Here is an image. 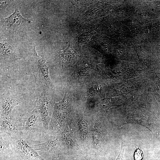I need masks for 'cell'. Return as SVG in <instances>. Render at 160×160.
<instances>
[{
	"label": "cell",
	"instance_id": "6da1fadb",
	"mask_svg": "<svg viewBox=\"0 0 160 160\" xmlns=\"http://www.w3.org/2000/svg\"><path fill=\"white\" fill-rule=\"evenodd\" d=\"M52 90L49 87H43L41 95L35 102L34 109L41 116L45 134L47 132L54 105L52 96Z\"/></svg>",
	"mask_w": 160,
	"mask_h": 160
},
{
	"label": "cell",
	"instance_id": "7a4b0ae2",
	"mask_svg": "<svg viewBox=\"0 0 160 160\" xmlns=\"http://www.w3.org/2000/svg\"><path fill=\"white\" fill-rule=\"evenodd\" d=\"M20 119L22 137L24 138L32 139L40 136L42 132L44 133L41 118L35 109L26 113Z\"/></svg>",
	"mask_w": 160,
	"mask_h": 160
},
{
	"label": "cell",
	"instance_id": "3957f363",
	"mask_svg": "<svg viewBox=\"0 0 160 160\" xmlns=\"http://www.w3.org/2000/svg\"><path fill=\"white\" fill-rule=\"evenodd\" d=\"M10 151L31 160H45L37 153L33 146H29L23 137H13L4 134Z\"/></svg>",
	"mask_w": 160,
	"mask_h": 160
},
{
	"label": "cell",
	"instance_id": "277c9868",
	"mask_svg": "<svg viewBox=\"0 0 160 160\" xmlns=\"http://www.w3.org/2000/svg\"><path fill=\"white\" fill-rule=\"evenodd\" d=\"M33 51L36 64L33 73L36 80L43 88L47 87L52 89L53 87L49 75L48 62L44 56L41 57L38 56L35 46L33 47Z\"/></svg>",
	"mask_w": 160,
	"mask_h": 160
},
{
	"label": "cell",
	"instance_id": "5b68a950",
	"mask_svg": "<svg viewBox=\"0 0 160 160\" xmlns=\"http://www.w3.org/2000/svg\"><path fill=\"white\" fill-rule=\"evenodd\" d=\"M31 21L23 17L19 9L16 8L10 16L1 20V29L8 34L13 33L24 24L30 23Z\"/></svg>",
	"mask_w": 160,
	"mask_h": 160
},
{
	"label": "cell",
	"instance_id": "8992f818",
	"mask_svg": "<svg viewBox=\"0 0 160 160\" xmlns=\"http://www.w3.org/2000/svg\"><path fill=\"white\" fill-rule=\"evenodd\" d=\"M0 133L16 137L22 136V124L20 119L0 117Z\"/></svg>",
	"mask_w": 160,
	"mask_h": 160
},
{
	"label": "cell",
	"instance_id": "52a82bcc",
	"mask_svg": "<svg viewBox=\"0 0 160 160\" xmlns=\"http://www.w3.org/2000/svg\"><path fill=\"white\" fill-rule=\"evenodd\" d=\"M23 99L20 97H13L8 94L1 95L0 99V117L10 118L14 108L21 103Z\"/></svg>",
	"mask_w": 160,
	"mask_h": 160
},
{
	"label": "cell",
	"instance_id": "ba28073f",
	"mask_svg": "<svg viewBox=\"0 0 160 160\" xmlns=\"http://www.w3.org/2000/svg\"><path fill=\"white\" fill-rule=\"evenodd\" d=\"M0 51L1 59L6 61H12L20 59L15 49L7 43H0Z\"/></svg>",
	"mask_w": 160,
	"mask_h": 160
},
{
	"label": "cell",
	"instance_id": "9c48e42d",
	"mask_svg": "<svg viewBox=\"0 0 160 160\" xmlns=\"http://www.w3.org/2000/svg\"><path fill=\"white\" fill-rule=\"evenodd\" d=\"M76 52L69 44L68 47L58 54V58L62 64H65L72 61L75 57Z\"/></svg>",
	"mask_w": 160,
	"mask_h": 160
},
{
	"label": "cell",
	"instance_id": "30bf717a",
	"mask_svg": "<svg viewBox=\"0 0 160 160\" xmlns=\"http://www.w3.org/2000/svg\"><path fill=\"white\" fill-rule=\"evenodd\" d=\"M35 150L52 152L58 147V143L56 140H50L32 146Z\"/></svg>",
	"mask_w": 160,
	"mask_h": 160
},
{
	"label": "cell",
	"instance_id": "8fae6325",
	"mask_svg": "<svg viewBox=\"0 0 160 160\" xmlns=\"http://www.w3.org/2000/svg\"><path fill=\"white\" fill-rule=\"evenodd\" d=\"M143 155V152L139 148L137 149L134 153V160H142Z\"/></svg>",
	"mask_w": 160,
	"mask_h": 160
},
{
	"label": "cell",
	"instance_id": "7c38bea8",
	"mask_svg": "<svg viewBox=\"0 0 160 160\" xmlns=\"http://www.w3.org/2000/svg\"><path fill=\"white\" fill-rule=\"evenodd\" d=\"M125 148V142L124 139L121 141V149L119 154L115 160H124V155Z\"/></svg>",
	"mask_w": 160,
	"mask_h": 160
},
{
	"label": "cell",
	"instance_id": "4fadbf2b",
	"mask_svg": "<svg viewBox=\"0 0 160 160\" xmlns=\"http://www.w3.org/2000/svg\"><path fill=\"white\" fill-rule=\"evenodd\" d=\"M11 1L1 0L0 1V11L6 10L9 7L11 3Z\"/></svg>",
	"mask_w": 160,
	"mask_h": 160
},
{
	"label": "cell",
	"instance_id": "5bb4252c",
	"mask_svg": "<svg viewBox=\"0 0 160 160\" xmlns=\"http://www.w3.org/2000/svg\"><path fill=\"white\" fill-rule=\"evenodd\" d=\"M98 88L99 86H97V85L93 86L89 89L88 91L89 95L92 96L96 95L99 90Z\"/></svg>",
	"mask_w": 160,
	"mask_h": 160
}]
</instances>
